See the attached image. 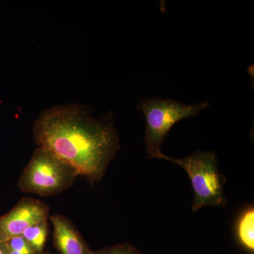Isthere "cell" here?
<instances>
[{
    "label": "cell",
    "mask_w": 254,
    "mask_h": 254,
    "mask_svg": "<svg viewBox=\"0 0 254 254\" xmlns=\"http://www.w3.org/2000/svg\"><path fill=\"white\" fill-rule=\"evenodd\" d=\"M53 227V242L61 254H95L69 218L60 214L49 216Z\"/></svg>",
    "instance_id": "6"
},
{
    "label": "cell",
    "mask_w": 254,
    "mask_h": 254,
    "mask_svg": "<svg viewBox=\"0 0 254 254\" xmlns=\"http://www.w3.org/2000/svg\"><path fill=\"white\" fill-rule=\"evenodd\" d=\"M35 143L91 182L103 180L120 149L111 115L98 118L86 105L66 104L42 112L33 127Z\"/></svg>",
    "instance_id": "1"
},
{
    "label": "cell",
    "mask_w": 254,
    "mask_h": 254,
    "mask_svg": "<svg viewBox=\"0 0 254 254\" xmlns=\"http://www.w3.org/2000/svg\"><path fill=\"white\" fill-rule=\"evenodd\" d=\"M49 205L42 200L24 197L8 213L0 217V241L21 236L34 224L49 218Z\"/></svg>",
    "instance_id": "5"
},
{
    "label": "cell",
    "mask_w": 254,
    "mask_h": 254,
    "mask_svg": "<svg viewBox=\"0 0 254 254\" xmlns=\"http://www.w3.org/2000/svg\"><path fill=\"white\" fill-rule=\"evenodd\" d=\"M95 254H143L141 251L131 244L120 243L95 251Z\"/></svg>",
    "instance_id": "9"
},
{
    "label": "cell",
    "mask_w": 254,
    "mask_h": 254,
    "mask_svg": "<svg viewBox=\"0 0 254 254\" xmlns=\"http://www.w3.org/2000/svg\"><path fill=\"white\" fill-rule=\"evenodd\" d=\"M237 243L249 254H254V208L250 205L241 210L235 225Z\"/></svg>",
    "instance_id": "7"
},
{
    "label": "cell",
    "mask_w": 254,
    "mask_h": 254,
    "mask_svg": "<svg viewBox=\"0 0 254 254\" xmlns=\"http://www.w3.org/2000/svg\"><path fill=\"white\" fill-rule=\"evenodd\" d=\"M48 219L31 225L22 234L23 238L28 242L35 254H41L44 250L49 232Z\"/></svg>",
    "instance_id": "8"
},
{
    "label": "cell",
    "mask_w": 254,
    "mask_h": 254,
    "mask_svg": "<svg viewBox=\"0 0 254 254\" xmlns=\"http://www.w3.org/2000/svg\"><path fill=\"white\" fill-rule=\"evenodd\" d=\"M78 176L72 167L49 150L37 147L18 178L17 186L23 193L51 196L70 188Z\"/></svg>",
    "instance_id": "4"
},
{
    "label": "cell",
    "mask_w": 254,
    "mask_h": 254,
    "mask_svg": "<svg viewBox=\"0 0 254 254\" xmlns=\"http://www.w3.org/2000/svg\"><path fill=\"white\" fill-rule=\"evenodd\" d=\"M208 101L196 104H185L173 99L143 98L137 105V110L144 115V142L148 158L166 160L168 155L161 151V146L174 125L185 119L196 118L210 107Z\"/></svg>",
    "instance_id": "2"
},
{
    "label": "cell",
    "mask_w": 254,
    "mask_h": 254,
    "mask_svg": "<svg viewBox=\"0 0 254 254\" xmlns=\"http://www.w3.org/2000/svg\"><path fill=\"white\" fill-rule=\"evenodd\" d=\"M6 243L10 254H35L22 235L13 237Z\"/></svg>",
    "instance_id": "10"
},
{
    "label": "cell",
    "mask_w": 254,
    "mask_h": 254,
    "mask_svg": "<svg viewBox=\"0 0 254 254\" xmlns=\"http://www.w3.org/2000/svg\"><path fill=\"white\" fill-rule=\"evenodd\" d=\"M0 254H10L6 242L0 241Z\"/></svg>",
    "instance_id": "11"
},
{
    "label": "cell",
    "mask_w": 254,
    "mask_h": 254,
    "mask_svg": "<svg viewBox=\"0 0 254 254\" xmlns=\"http://www.w3.org/2000/svg\"><path fill=\"white\" fill-rule=\"evenodd\" d=\"M166 160L181 167L190 177L194 193L191 206L193 213L205 207L226 206L227 198L224 187L227 178L219 170L215 151L198 150L184 158L168 157Z\"/></svg>",
    "instance_id": "3"
}]
</instances>
